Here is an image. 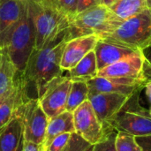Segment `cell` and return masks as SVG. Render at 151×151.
Returning <instances> with one entry per match:
<instances>
[{
    "instance_id": "obj_7",
    "label": "cell",
    "mask_w": 151,
    "mask_h": 151,
    "mask_svg": "<svg viewBox=\"0 0 151 151\" xmlns=\"http://www.w3.org/2000/svg\"><path fill=\"white\" fill-rule=\"evenodd\" d=\"M97 76L144 87L146 81L151 78V68L144 51L139 50L134 54L98 71Z\"/></svg>"
},
{
    "instance_id": "obj_35",
    "label": "cell",
    "mask_w": 151,
    "mask_h": 151,
    "mask_svg": "<svg viewBox=\"0 0 151 151\" xmlns=\"http://www.w3.org/2000/svg\"><path fill=\"white\" fill-rule=\"evenodd\" d=\"M149 111H150V116H151V108L149 110Z\"/></svg>"
},
{
    "instance_id": "obj_17",
    "label": "cell",
    "mask_w": 151,
    "mask_h": 151,
    "mask_svg": "<svg viewBox=\"0 0 151 151\" xmlns=\"http://www.w3.org/2000/svg\"><path fill=\"white\" fill-rule=\"evenodd\" d=\"M0 64V97L6 99L17 88L20 72H19L9 55L1 51Z\"/></svg>"
},
{
    "instance_id": "obj_1",
    "label": "cell",
    "mask_w": 151,
    "mask_h": 151,
    "mask_svg": "<svg viewBox=\"0 0 151 151\" xmlns=\"http://www.w3.org/2000/svg\"><path fill=\"white\" fill-rule=\"evenodd\" d=\"M67 41L68 31L63 38L42 49H35L31 53L22 73L27 88L32 84L36 90L37 99L43 94L50 81L63 75L60 62Z\"/></svg>"
},
{
    "instance_id": "obj_25",
    "label": "cell",
    "mask_w": 151,
    "mask_h": 151,
    "mask_svg": "<svg viewBox=\"0 0 151 151\" xmlns=\"http://www.w3.org/2000/svg\"><path fill=\"white\" fill-rule=\"evenodd\" d=\"M53 1L70 18L73 17L76 14L79 0H53Z\"/></svg>"
},
{
    "instance_id": "obj_18",
    "label": "cell",
    "mask_w": 151,
    "mask_h": 151,
    "mask_svg": "<svg viewBox=\"0 0 151 151\" xmlns=\"http://www.w3.org/2000/svg\"><path fill=\"white\" fill-rule=\"evenodd\" d=\"M65 133H75L73 112L67 111L50 119L46 129L45 139L42 143L44 148L46 149L58 135Z\"/></svg>"
},
{
    "instance_id": "obj_20",
    "label": "cell",
    "mask_w": 151,
    "mask_h": 151,
    "mask_svg": "<svg viewBox=\"0 0 151 151\" xmlns=\"http://www.w3.org/2000/svg\"><path fill=\"white\" fill-rule=\"evenodd\" d=\"M151 6V0H118L110 8L122 19L137 15Z\"/></svg>"
},
{
    "instance_id": "obj_24",
    "label": "cell",
    "mask_w": 151,
    "mask_h": 151,
    "mask_svg": "<svg viewBox=\"0 0 151 151\" xmlns=\"http://www.w3.org/2000/svg\"><path fill=\"white\" fill-rule=\"evenodd\" d=\"M71 135L72 134L70 133H65L58 135L46 148V150H48L49 151H63L65 147L67 145L71 138Z\"/></svg>"
},
{
    "instance_id": "obj_27",
    "label": "cell",
    "mask_w": 151,
    "mask_h": 151,
    "mask_svg": "<svg viewBox=\"0 0 151 151\" xmlns=\"http://www.w3.org/2000/svg\"><path fill=\"white\" fill-rule=\"evenodd\" d=\"M135 139L142 151H151V135L135 137Z\"/></svg>"
},
{
    "instance_id": "obj_23",
    "label": "cell",
    "mask_w": 151,
    "mask_h": 151,
    "mask_svg": "<svg viewBox=\"0 0 151 151\" xmlns=\"http://www.w3.org/2000/svg\"><path fill=\"white\" fill-rule=\"evenodd\" d=\"M118 131L110 128L106 130L104 137L93 146L92 151H117L116 150V136Z\"/></svg>"
},
{
    "instance_id": "obj_31",
    "label": "cell",
    "mask_w": 151,
    "mask_h": 151,
    "mask_svg": "<svg viewBox=\"0 0 151 151\" xmlns=\"http://www.w3.org/2000/svg\"><path fill=\"white\" fill-rule=\"evenodd\" d=\"M151 48V47H150ZM145 54V53H144ZM145 56H146V58H147V60H148V62H149V65H150V67L151 68V51H150L148 54H145Z\"/></svg>"
},
{
    "instance_id": "obj_15",
    "label": "cell",
    "mask_w": 151,
    "mask_h": 151,
    "mask_svg": "<svg viewBox=\"0 0 151 151\" xmlns=\"http://www.w3.org/2000/svg\"><path fill=\"white\" fill-rule=\"evenodd\" d=\"M88 87V96L101 93H118L132 96L137 90L144 88L142 86L131 85L120 81L96 76L87 81Z\"/></svg>"
},
{
    "instance_id": "obj_29",
    "label": "cell",
    "mask_w": 151,
    "mask_h": 151,
    "mask_svg": "<svg viewBox=\"0 0 151 151\" xmlns=\"http://www.w3.org/2000/svg\"><path fill=\"white\" fill-rule=\"evenodd\" d=\"M144 88H145V92H146V96L150 101V103L151 104V78L149 79L146 83H145V86H144Z\"/></svg>"
},
{
    "instance_id": "obj_13",
    "label": "cell",
    "mask_w": 151,
    "mask_h": 151,
    "mask_svg": "<svg viewBox=\"0 0 151 151\" xmlns=\"http://www.w3.org/2000/svg\"><path fill=\"white\" fill-rule=\"evenodd\" d=\"M98 40L96 35H88L67 41L61 58V69L69 71L74 67L88 52L94 50Z\"/></svg>"
},
{
    "instance_id": "obj_2",
    "label": "cell",
    "mask_w": 151,
    "mask_h": 151,
    "mask_svg": "<svg viewBox=\"0 0 151 151\" xmlns=\"http://www.w3.org/2000/svg\"><path fill=\"white\" fill-rule=\"evenodd\" d=\"M35 28V49H42L63 38L71 18L53 0H27Z\"/></svg>"
},
{
    "instance_id": "obj_33",
    "label": "cell",
    "mask_w": 151,
    "mask_h": 151,
    "mask_svg": "<svg viewBox=\"0 0 151 151\" xmlns=\"http://www.w3.org/2000/svg\"><path fill=\"white\" fill-rule=\"evenodd\" d=\"M6 99H7V98H6ZM6 99H4V98H1V97H0V106L4 104V102Z\"/></svg>"
},
{
    "instance_id": "obj_9",
    "label": "cell",
    "mask_w": 151,
    "mask_h": 151,
    "mask_svg": "<svg viewBox=\"0 0 151 151\" xmlns=\"http://www.w3.org/2000/svg\"><path fill=\"white\" fill-rule=\"evenodd\" d=\"M72 81L67 76H58L50 81L38 101L49 119L65 111Z\"/></svg>"
},
{
    "instance_id": "obj_3",
    "label": "cell",
    "mask_w": 151,
    "mask_h": 151,
    "mask_svg": "<svg viewBox=\"0 0 151 151\" xmlns=\"http://www.w3.org/2000/svg\"><path fill=\"white\" fill-rule=\"evenodd\" d=\"M124 19L117 16L110 7L104 4L92 6L71 18L68 39L96 35H101L117 29Z\"/></svg>"
},
{
    "instance_id": "obj_28",
    "label": "cell",
    "mask_w": 151,
    "mask_h": 151,
    "mask_svg": "<svg viewBox=\"0 0 151 151\" xmlns=\"http://www.w3.org/2000/svg\"><path fill=\"white\" fill-rule=\"evenodd\" d=\"M45 148L43 144H37L30 142H26L24 140V144L21 151H44Z\"/></svg>"
},
{
    "instance_id": "obj_34",
    "label": "cell",
    "mask_w": 151,
    "mask_h": 151,
    "mask_svg": "<svg viewBox=\"0 0 151 151\" xmlns=\"http://www.w3.org/2000/svg\"><path fill=\"white\" fill-rule=\"evenodd\" d=\"M1 58H2V55H1V52H0V64H1Z\"/></svg>"
},
{
    "instance_id": "obj_6",
    "label": "cell",
    "mask_w": 151,
    "mask_h": 151,
    "mask_svg": "<svg viewBox=\"0 0 151 151\" xmlns=\"http://www.w3.org/2000/svg\"><path fill=\"white\" fill-rule=\"evenodd\" d=\"M142 89L133 94L122 109L109 123L108 128L125 132L135 137L151 135V116L149 110L140 104Z\"/></svg>"
},
{
    "instance_id": "obj_11",
    "label": "cell",
    "mask_w": 151,
    "mask_h": 151,
    "mask_svg": "<svg viewBox=\"0 0 151 151\" xmlns=\"http://www.w3.org/2000/svg\"><path fill=\"white\" fill-rule=\"evenodd\" d=\"M130 96L118 93H101L88 96V100L106 131L110 129L108 126L111 120L122 109Z\"/></svg>"
},
{
    "instance_id": "obj_30",
    "label": "cell",
    "mask_w": 151,
    "mask_h": 151,
    "mask_svg": "<svg viewBox=\"0 0 151 151\" xmlns=\"http://www.w3.org/2000/svg\"><path fill=\"white\" fill-rule=\"evenodd\" d=\"M118 0H101V4H104L107 7L112 6Z\"/></svg>"
},
{
    "instance_id": "obj_14",
    "label": "cell",
    "mask_w": 151,
    "mask_h": 151,
    "mask_svg": "<svg viewBox=\"0 0 151 151\" xmlns=\"http://www.w3.org/2000/svg\"><path fill=\"white\" fill-rule=\"evenodd\" d=\"M139 50L120 46L99 38L94 49L98 71L134 54Z\"/></svg>"
},
{
    "instance_id": "obj_32",
    "label": "cell",
    "mask_w": 151,
    "mask_h": 151,
    "mask_svg": "<svg viewBox=\"0 0 151 151\" xmlns=\"http://www.w3.org/2000/svg\"><path fill=\"white\" fill-rule=\"evenodd\" d=\"M93 146H94V145H90V146H89L86 150H84V151H92V150H93Z\"/></svg>"
},
{
    "instance_id": "obj_19",
    "label": "cell",
    "mask_w": 151,
    "mask_h": 151,
    "mask_svg": "<svg viewBox=\"0 0 151 151\" xmlns=\"http://www.w3.org/2000/svg\"><path fill=\"white\" fill-rule=\"evenodd\" d=\"M67 77L72 81H88L98 74L96 53L94 50L88 52L74 67L70 69Z\"/></svg>"
},
{
    "instance_id": "obj_10",
    "label": "cell",
    "mask_w": 151,
    "mask_h": 151,
    "mask_svg": "<svg viewBox=\"0 0 151 151\" xmlns=\"http://www.w3.org/2000/svg\"><path fill=\"white\" fill-rule=\"evenodd\" d=\"M73 115L75 133L89 144L95 145L104 137V127L88 100L81 104Z\"/></svg>"
},
{
    "instance_id": "obj_26",
    "label": "cell",
    "mask_w": 151,
    "mask_h": 151,
    "mask_svg": "<svg viewBox=\"0 0 151 151\" xmlns=\"http://www.w3.org/2000/svg\"><path fill=\"white\" fill-rule=\"evenodd\" d=\"M101 4V0H79L77 6V13H80L92 6Z\"/></svg>"
},
{
    "instance_id": "obj_8",
    "label": "cell",
    "mask_w": 151,
    "mask_h": 151,
    "mask_svg": "<svg viewBox=\"0 0 151 151\" xmlns=\"http://www.w3.org/2000/svg\"><path fill=\"white\" fill-rule=\"evenodd\" d=\"M16 115L22 123L24 140L37 144L43 143L50 119L38 99L28 98L19 104L16 110Z\"/></svg>"
},
{
    "instance_id": "obj_37",
    "label": "cell",
    "mask_w": 151,
    "mask_h": 151,
    "mask_svg": "<svg viewBox=\"0 0 151 151\" xmlns=\"http://www.w3.org/2000/svg\"><path fill=\"white\" fill-rule=\"evenodd\" d=\"M150 12H151V6H150Z\"/></svg>"
},
{
    "instance_id": "obj_36",
    "label": "cell",
    "mask_w": 151,
    "mask_h": 151,
    "mask_svg": "<svg viewBox=\"0 0 151 151\" xmlns=\"http://www.w3.org/2000/svg\"><path fill=\"white\" fill-rule=\"evenodd\" d=\"M44 151H49V150H46V149H45V150H44Z\"/></svg>"
},
{
    "instance_id": "obj_12",
    "label": "cell",
    "mask_w": 151,
    "mask_h": 151,
    "mask_svg": "<svg viewBox=\"0 0 151 151\" xmlns=\"http://www.w3.org/2000/svg\"><path fill=\"white\" fill-rule=\"evenodd\" d=\"M26 5L27 0H0V51L5 48Z\"/></svg>"
},
{
    "instance_id": "obj_4",
    "label": "cell",
    "mask_w": 151,
    "mask_h": 151,
    "mask_svg": "<svg viewBox=\"0 0 151 151\" xmlns=\"http://www.w3.org/2000/svg\"><path fill=\"white\" fill-rule=\"evenodd\" d=\"M99 38L133 50H147L151 47L150 9L125 19L117 29Z\"/></svg>"
},
{
    "instance_id": "obj_16",
    "label": "cell",
    "mask_w": 151,
    "mask_h": 151,
    "mask_svg": "<svg viewBox=\"0 0 151 151\" xmlns=\"http://www.w3.org/2000/svg\"><path fill=\"white\" fill-rule=\"evenodd\" d=\"M23 144L22 123L16 115L11 122L0 129V151H21Z\"/></svg>"
},
{
    "instance_id": "obj_22",
    "label": "cell",
    "mask_w": 151,
    "mask_h": 151,
    "mask_svg": "<svg viewBox=\"0 0 151 151\" xmlns=\"http://www.w3.org/2000/svg\"><path fill=\"white\" fill-rule=\"evenodd\" d=\"M117 151H142L135 136L125 132H119L116 136Z\"/></svg>"
},
{
    "instance_id": "obj_21",
    "label": "cell",
    "mask_w": 151,
    "mask_h": 151,
    "mask_svg": "<svg viewBox=\"0 0 151 151\" xmlns=\"http://www.w3.org/2000/svg\"><path fill=\"white\" fill-rule=\"evenodd\" d=\"M88 99V87L86 81H72L65 111L73 112L81 104Z\"/></svg>"
},
{
    "instance_id": "obj_5",
    "label": "cell",
    "mask_w": 151,
    "mask_h": 151,
    "mask_svg": "<svg viewBox=\"0 0 151 151\" xmlns=\"http://www.w3.org/2000/svg\"><path fill=\"white\" fill-rule=\"evenodd\" d=\"M35 40L34 20L27 1L26 8L19 21L12 33L5 48L1 51L6 52L17 70L23 73L31 53L35 49Z\"/></svg>"
}]
</instances>
